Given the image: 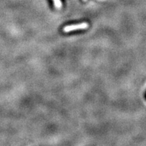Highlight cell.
I'll return each instance as SVG.
<instances>
[{
  "label": "cell",
  "mask_w": 146,
  "mask_h": 146,
  "mask_svg": "<svg viewBox=\"0 0 146 146\" xmlns=\"http://www.w3.org/2000/svg\"><path fill=\"white\" fill-rule=\"evenodd\" d=\"M89 27V24L87 23H83L77 25H72L66 26L63 28V31L65 33H68L74 31L76 30H83V29H87Z\"/></svg>",
  "instance_id": "6da1fadb"
},
{
  "label": "cell",
  "mask_w": 146,
  "mask_h": 146,
  "mask_svg": "<svg viewBox=\"0 0 146 146\" xmlns=\"http://www.w3.org/2000/svg\"><path fill=\"white\" fill-rule=\"evenodd\" d=\"M54 2L55 3V5H56V8L60 9L62 7V3L60 1V0H54Z\"/></svg>",
  "instance_id": "7a4b0ae2"
},
{
  "label": "cell",
  "mask_w": 146,
  "mask_h": 146,
  "mask_svg": "<svg viewBox=\"0 0 146 146\" xmlns=\"http://www.w3.org/2000/svg\"><path fill=\"white\" fill-rule=\"evenodd\" d=\"M83 1H87V0H83Z\"/></svg>",
  "instance_id": "3957f363"
}]
</instances>
